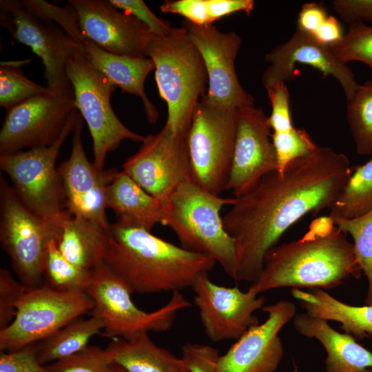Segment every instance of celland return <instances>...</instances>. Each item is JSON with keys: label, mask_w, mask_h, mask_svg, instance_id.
<instances>
[{"label": "cell", "mask_w": 372, "mask_h": 372, "mask_svg": "<svg viewBox=\"0 0 372 372\" xmlns=\"http://www.w3.org/2000/svg\"><path fill=\"white\" fill-rule=\"evenodd\" d=\"M351 172L344 154L318 147L310 156L292 161L282 172L267 174L234 197L223 222L234 241L238 281H257L269 249L303 216L330 208Z\"/></svg>", "instance_id": "obj_1"}, {"label": "cell", "mask_w": 372, "mask_h": 372, "mask_svg": "<svg viewBox=\"0 0 372 372\" xmlns=\"http://www.w3.org/2000/svg\"><path fill=\"white\" fill-rule=\"evenodd\" d=\"M361 272L353 244L328 216L314 220L301 238L269 249L251 287L258 294L280 287L329 289Z\"/></svg>", "instance_id": "obj_2"}, {"label": "cell", "mask_w": 372, "mask_h": 372, "mask_svg": "<svg viewBox=\"0 0 372 372\" xmlns=\"http://www.w3.org/2000/svg\"><path fill=\"white\" fill-rule=\"evenodd\" d=\"M216 262L145 229L118 221L110 224L105 264L132 293H173L192 287L198 277L211 271Z\"/></svg>", "instance_id": "obj_3"}, {"label": "cell", "mask_w": 372, "mask_h": 372, "mask_svg": "<svg viewBox=\"0 0 372 372\" xmlns=\"http://www.w3.org/2000/svg\"><path fill=\"white\" fill-rule=\"evenodd\" d=\"M147 56L155 65L160 97L167 107L165 125L188 134L194 112L208 89L203 59L183 28L171 27L149 43Z\"/></svg>", "instance_id": "obj_4"}, {"label": "cell", "mask_w": 372, "mask_h": 372, "mask_svg": "<svg viewBox=\"0 0 372 372\" xmlns=\"http://www.w3.org/2000/svg\"><path fill=\"white\" fill-rule=\"evenodd\" d=\"M234 201V197L209 192L190 178L181 183L163 204L165 226L175 233L180 246L212 258L238 281L234 241L226 231L220 215L223 207L231 206Z\"/></svg>", "instance_id": "obj_5"}, {"label": "cell", "mask_w": 372, "mask_h": 372, "mask_svg": "<svg viewBox=\"0 0 372 372\" xmlns=\"http://www.w3.org/2000/svg\"><path fill=\"white\" fill-rule=\"evenodd\" d=\"M76 110L85 121L93 143L94 165L103 169L107 155L125 140L142 143L145 136L127 128L112 110L110 99L116 86L96 69L76 43L66 63Z\"/></svg>", "instance_id": "obj_6"}, {"label": "cell", "mask_w": 372, "mask_h": 372, "mask_svg": "<svg viewBox=\"0 0 372 372\" xmlns=\"http://www.w3.org/2000/svg\"><path fill=\"white\" fill-rule=\"evenodd\" d=\"M79 114L77 110L70 114L52 145L0 154V167L10 178L19 197L32 212L47 221L57 223L68 213L56 161Z\"/></svg>", "instance_id": "obj_7"}, {"label": "cell", "mask_w": 372, "mask_h": 372, "mask_svg": "<svg viewBox=\"0 0 372 372\" xmlns=\"http://www.w3.org/2000/svg\"><path fill=\"white\" fill-rule=\"evenodd\" d=\"M86 293L94 302L92 316L103 320V335L112 339H129L140 332L167 331L177 313L191 305L180 291H175L161 307L144 311L135 305L130 290L105 262L92 270Z\"/></svg>", "instance_id": "obj_8"}, {"label": "cell", "mask_w": 372, "mask_h": 372, "mask_svg": "<svg viewBox=\"0 0 372 372\" xmlns=\"http://www.w3.org/2000/svg\"><path fill=\"white\" fill-rule=\"evenodd\" d=\"M238 109L203 97L187 135L192 179L216 195L227 190L236 141Z\"/></svg>", "instance_id": "obj_9"}, {"label": "cell", "mask_w": 372, "mask_h": 372, "mask_svg": "<svg viewBox=\"0 0 372 372\" xmlns=\"http://www.w3.org/2000/svg\"><path fill=\"white\" fill-rule=\"evenodd\" d=\"M58 224L32 212L12 186L0 178V242L27 289L41 287L48 243L56 238Z\"/></svg>", "instance_id": "obj_10"}, {"label": "cell", "mask_w": 372, "mask_h": 372, "mask_svg": "<svg viewBox=\"0 0 372 372\" xmlns=\"http://www.w3.org/2000/svg\"><path fill=\"white\" fill-rule=\"evenodd\" d=\"M93 307L86 292L59 291L48 286L28 289L17 304L14 320L0 330V350L14 351L43 340Z\"/></svg>", "instance_id": "obj_11"}, {"label": "cell", "mask_w": 372, "mask_h": 372, "mask_svg": "<svg viewBox=\"0 0 372 372\" xmlns=\"http://www.w3.org/2000/svg\"><path fill=\"white\" fill-rule=\"evenodd\" d=\"M0 11L1 26L41 59L50 92L59 96L74 98L66 63L77 43L53 21L34 12L23 1L1 0Z\"/></svg>", "instance_id": "obj_12"}, {"label": "cell", "mask_w": 372, "mask_h": 372, "mask_svg": "<svg viewBox=\"0 0 372 372\" xmlns=\"http://www.w3.org/2000/svg\"><path fill=\"white\" fill-rule=\"evenodd\" d=\"M187 135L165 125L145 136L139 149L123 164V169L152 196L165 202L175 189L192 178Z\"/></svg>", "instance_id": "obj_13"}, {"label": "cell", "mask_w": 372, "mask_h": 372, "mask_svg": "<svg viewBox=\"0 0 372 372\" xmlns=\"http://www.w3.org/2000/svg\"><path fill=\"white\" fill-rule=\"evenodd\" d=\"M76 110L74 97H61L52 92L12 107L7 110L0 130V154L52 145Z\"/></svg>", "instance_id": "obj_14"}, {"label": "cell", "mask_w": 372, "mask_h": 372, "mask_svg": "<svg viewBox=\"0 0 372 372\" xmlns=\"http://www.w3.org/2000/svg\"><path fill=\"white\" fill-rule=\"evenodd\" d=\"M192 288L205 335L212 342L238 340L250 327L259 324L254 313L262 309L265 298L258 297L251 286L244 292L238 287L219 285L205 273Z\"/></svg>", "instance_id": "obj_15"}, {"label": "cell", "mask_w": 372, "mask_h": 372, "mask_svg": "<svg viewBox=\"0 0 372 372\" xmlns=\"http://www.w3.org/2000/svg\"><path fill=\"white\" fill-rule=\"evenodd\" d=\"M183 27L198 50L208 76L207 101L241 109L254 106V98L238 81L235 60L242 43L234 31L223 32L213 24L200 25L187 20Z\"/></svg>", "instance_id": "obj_16"}, {"label": "cell", "mask_w": 372, "mask_h": 372, "mask_svg": "<svg viewBox=\"0 0 372 372\" xmlns=\"http://www.w3.org/2000/svg\"><path fill=\"white\" fill-rule=\"evenodd\" d=\"M83 118L79 114L72 132V150L58 167L66 211L72 216L96 223L109 229L107 192L119 171L99 169L89 161L82 143Z\"/></svg>", "instance_id": "obj_17"}, {"label": "cell", "mask_w": 372, "mask_h": 372, "mask_svg": "<svg viewBox=\"0 0 372 372\" xmlns=\"http://www.w3.org/2000/svg\"><path fill=\"white\" fill-rule=\"evenodd\" d=\"M76 12L84 39L110 53L147 57L148 45L155 35L134 16L119 12L110 1L69 0Z\"/></svg>", "instance_id": "obj_18"}, {"label": "cell", "mask_w": 372, "mask_h": 372, "mask_svg": "<svg viewBox=\"0 0 372 372\" xmlns=\"http://www.w3.org/2000/svg\"><path fill=\"white\" fill-rule=\"evenodd\" d=\"M269 118L260 108L238 109L233 159L227 190L238 197L278 169Z\"/></svg>", "instance_id": "obj_19"}, {"label": "cell", "mask_w": 372, "mask_h": 372, "mask_svg": "<svg viewBox=\"0 0 372 372\" xmlns=\"http://www.w3.org/2000/svg\"><path fill=\"white\" fill-rule=\"evenodd\" d=\"M262 310L267 313V320L250 327L219 356L216 372L276 371L284 354L278 334L294 318L296 308L289 300H280Z\"/></svg>", "instance_id": "obj_20"}, {"label": "cell", "mask_w": 372, "mask_h": 372, "mask_svg": "<svg viewBox=\"0 0 372 372\" xmlns=\"http://www.w3.org/2000/svg\"><path fill=\"white\" fill-rule=\"evenodd\" d=\"M265 59L269 63L262 78L265 88L292 80L296 76L297 64L310 65L324 76H332L342 87L347 101L359 86L351 68L334 56L329 45L318 42L298 28L287 42L267 53Z\"/></svg>", "instance_id": "obj_21"}, {"label": "cell", "mask_w": 372, "mask_h": 372, "mask_svg": "<svg viewBox=\"0 0 372 372\" xmlns=\"http://www.w3.org/2000/svg\"><path fill=\"white\" fill-rule=\"evenodd\" d=\"M293 326L301 335L322 344L327 354L325 372H372V352L352 335L335 331L327 320L298 313L293 318Z\"/></svg>", "instance_id": "obj_22"}, {"label": "cell", "mask_w": 372, "mask_h": 372, "mask_svg": "<svg viewBox=\"0 0 372 372\" xmlns=\"http://www.w3.org/2000/svg\"><path fill=\"white\" fill-rule=\"evenodd\" d=\"M84 50L93 66L104 74L122 92L139 97L143 102L146 119L155 124L159 113L145 92V81L155 70L153 61L149 57H130L110 53L99 47L93 41L85 39Z\"/></svg>", "instance_id": "obj_23"}, {"label": "cell", "mask_w": 372, "mask_h": 372, "mask_svg": "<svg viewBox=\"0 0 372 372\" xmlns=\"http://www.w3.org/2000/svg\"><path fill=\"white\" fill-rule=\"evenodd\" d=\"M56 240L70 262L92 271L105 262L110 244V229L68 213L59 223Z\"/></svg>", "instance_id": "obj_24"}, {"label": "cell", "mask_w": 372, "mask_h": 372, "mask_svg": "<svg viewBox=\"0 0 372 372\" xmlns=\"http://www.w3.org/2000/svg\"><path fill=\"white\" fill-rule=\"evenodd\" d=\"M107 204L116 214L117 221L123 225L149 231L158 224L165 225L163 203L144 190L122 170L108 187Z\"/></svg>", "instance_id": "obj_25"}, {"label": "cell", "mask_w": 372, "mask_h": 372, "mask_svg": "<svg viewBox=\"0 0 372 372\" xmlns=\"http://www.w3.org/2000/svg\"><path fill=\"white\" fill-rule=\"evenodd\" d=\"M105 349L110 363L126 372H190L182 357L156 345L147 332L112 339Z\"/></svg>", "instance_id": "obj_26"}, {"label": "cell", "mask_w": 372, "mask_h": 372, "mask_svg": "<svg viewBox=\"0 0 372 372\" xmlns=\"http://www.w3.org/2000/svg\"><path fill=\"white\" fill-rule=\"evenodd\" d=\"M291 295L301 302L306 313L341 324L340 329L363 339L372 335V304L353 306L341 302L322 289H292Z\"/></svg>", "instance_id": "obj_27"}, {"label": "cell", "mask_w": 372, "mask_h": 372, "mask_svg": "<svg viewBox=\"0 0 372 372\" xmlns=\"http://www.w3.org/2000/svg\"><path fill=\"white\" fill-rule=\"evenodd\" d=\"M103 329V320L93 316L86 320H74L38 345L40 363L54 362L83 350L90 338Z\"/></svg>", "instance_id": "obj_28"}, {"label": "cell", "mask_w": 372, "mask_h": 372, "mask_svg": "<svg viewBox=\"0 0 372 372\" xmlns=\"http://www.w3.org/2000/svg\"><path fill=\"white\" fill-rule=\"evenodd\" d=\"M329 209L331 219H353L372 211V158L352 168L348 181Z\"/></svg>", "instance_id": "obj_29"}, {"label": "cell", "mask_w": 372, "mask_h": 372, "mask_svg": "<svg viewBox=\"0 0 372 372\" xmlns=\"http://www.w3.org/2000/svg\"><path fill=\"white\" fill-rule=\"evenodd\" d=\"M43 278L48 287L59 291L86 292L92 279V271L70 262L60 251L55 238L47 246Z\"/></svg>", "instance_id": "obj_30"}, {"label": "cell", "mask_w": 372, "mask_h": 372, "mask_svg": "<svg viewBox=\"0 0 372 372\" xmlns=\"http://www.w3.org/2000/svg\"><path fill=\"white\" fill-rule=\"evenodd\" d=\"M347 116L356 152L372 154V80L359 85L347 101Z\"/></svg>", "instance_id": "obj_31"}, {"label": "cell", "mask_w": 372, "mask_h": 372, "mask_svg": "<svg viewBox=\"0 0 372 372\" xmlns=\"http://www.w3.org/2000/svg\"><path fill=\"white\" fill-rule=\"evenodd\" d=\"M25 61H3L0 64V105L6 110L34 96L51 92L28 79L21 70Z\"/></svg>", "instance_id": "obj_32"}, {"label": "cell", "mask_w": 372, "mask_h": 372, "mask_svg": "<svg viewBox=\"0 0 372 372\" xmlns=\"http://www.w3.org/2000/svg\"><path fill=\"white\" fill-rule=\"evenodd\" d=\"M334 224L353 240L358 262L367 278L366 304H372V211L353 219H332Z\"/></svg>", "instance_id": "obj_33"}, {"label": "cell", "mask_w": 372, "mask_h": 372, "mask_svg": "<svg viewBox=\"0 0 372 372\" xmlns=\"http://www.w3.org/2000/svg\"><path fill=\"white\" fill-rule=\"evenodd\" d=\"M329 48L334 56L342 63L358 61L372 68V26L364 22L352 23L347 34Z\"/></svg>", "instance_id": "obj_34"}, {"label": "cell", "mask_w": 372, "mask_h": 372, "mask_svg": "<svg viewBox=\"0 0 372 372\" xmlns=\"http://www.w3.org/2000/svg\"><path fill=\"white\" fill-rule=\"evenodd\" d=\"M271 138L279 172H282L292 161L310 156L318 148L304 129L294 127L283 132H272Z\"/></svg>", "instance_id": "obj_35"}, {"label": "cell", "mask_w": 372, "mask_h": 372, "mask_svg": "<svg viewBox=\"0 0 372 372\" xmlns=\"http://www.w3.org/2000/svg\"><path fill=\"white\" fill-rule=\"evenodd\" d=\"M106 349L88 344L83 350L45 366L49 372H109Z\"/></svg>", "instance_id": "obj_36"}, {"label": "cell", "mask_w": 372, "mask_h": 372, "mask_svg": "<svg viewBox=\"0 0 372 372\" xmlns=\"http://www.w3.org/2000/svg\"><path fill=\"white\" fill-rule=\"evenodd\" d=\"M23 1L34 12L53 21L72 40L83 45L85 39L80 28L78 17L70 4L65 7H59L43 0H23Z\"/></svg>", "instance_id": "obj_37"}, {"label": "cell", "mask_w": 372, "mask_h": 372, "mask_svg": "<svg viewBox=\"0 0 372 372\" xmlns=\"http://www.w3.org/2000/svg\"><path fill=\"white\" fill-rule=\"evenodd\" d=\"M27 289L8 269H0V330L14 320L17 304Z\"/></svg>", "instance_id": "obj_38"}, {"label": "cell", "mask_w": 372, "mask_h": 372, "mask_svg": "<svg viewBox=\"0 0 372 372\" xmlns=\"http://www.w3.org/2000/svg\"><path fill=\"white\" fill-rule=\"evenodd\" d=\"M0 372H49L40 363L38 345L33 343L19 349L1 351Z\"/></svg>", "instance_id": "obj_39"}, {"label": "cell", "mask_w": 372, "mask_h": 372, "mask_svg": "<svg viewBox=\"0 0 372 372\" xmlns=\"http://www.w3.org/2000/svg\"><path fill=\"white\" fill-rule=\"evenodd\" d=\"M271 105L269 123L273 132L293 127L289 107V93L285 83L278 82L265 88Z\"/></svg>", "instance_id": "obj_40"}, {"label": "cell", "mask_w": 372, "mask_h": 372, "mask_svg": "<svg viewBox=\"0 0 372 372\" xmlns=\"http://www.w3.org/2000/svg\"><path fill=\"white\" fill-rule=\"evenodd\" d=\"M219 356L217 349L207 344L187 342L182 347L190 372H216Z\"/></svg>", "instance_id": "obj_41"}, {"label": "cell", "mask_w": 372, "mask_h": 372, "mask_svg": "<svg viewBox=\"0 0 372 372\" xmlns=\"http://www.w3.org/2000/svg\"><path fill=\"white\" fill-rule=\"evenodd\" d=\"M161 12L176 14L184 17L194 24L206 25L213 24L207 0H169L160 6Z\"/></svg>", "instance_id": "obj_42"}, {"label": "cell", "mask_w": 372, "mask_h": 372, "mask_svg": "<svg viewBox=\"0 0 372 372\" xmlns=\"http://www.w3.org/2000/svg\"><path fill=\"white\" fill-rule=\"evenodd\" d=\"M117 9L122 10L145 24L155 35L161 36L170 28L169 23L156 17L142 0H110Z\"/></svg>", "instance_id": "obj_43"}, {"label": "cell", "mask_w": 372, "mask_h": 372, "mask_svg": "<svg viewBox=\"0 0 372 372\" xmlns=\"http://www.w3.org/2000/svg\"><path fill=\"white\" fill-rule=\"evenodd\" d=\"M332 9L345 22H372V0H335Z\"/></svg>", "instance_id": "obj_44"}, {"label": "cell", "mask_w": 372, "mask_h": 372, "mask_svg": "<svg viewBox=\"0 0 372 372\" xmlns=\"http://www.w3.org/2000/svg\"><path fill=\"white\" fill-rule=\"evenodd\" d=\"M327 14L322 3H304L298 14L297 28L313 35L328 17Z\"/></svg>", "instance_id": "obj_45"}, {"label": "cell", "mask_w": 372, "mask_h": 372, "mask_svg": "<svg viewBox=\"0 0 372 372\" xmlns=\"http://www.w3.org/2000/svg\"><path fill=\"white\" fill-rule=\"evenodd\" d=\"M212 23L237 12L250 15L255 3L253 0H207Z\"/></svg>", "instance_id": "obj_46"}, {"label": "cell", "mask_w": 372, "mask_h": 372, "mask_svg": "<svg viewBox=\"0 0 372 372\" xmlns=\"http://www.w3.org/2000/svg\"><path fill=\"white\" fill-rule=\"evenodd\" d=\"M312 36L318 42L330 45L342 38V29L335 17L329 16Z\"/></svg>", "instance_id": "obj_47"}, {"label": "cell", "mask_w": 372, "mask_h": 372, "mask_svg": "<svg viewBox=\"0 0 372 372\" xmlns=\"http://www.w3.org/2000/svg\"><path fill=\"white\" fill-rule=\"evenodd\" d=\"M109 372H126L123 369L119 366L111 364L109 367Z\"/></svg>", "instance_id": "obj_48"}]
</instances>
